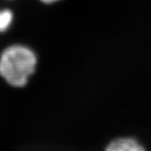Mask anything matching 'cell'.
Masks as SVG:
<instances>
[{"mask_svg": "<svg viewBox=\"0 0 151 151\" xmlns=\"http://www.w3.org/2000/svg\"><path fill=\"white\" fill-rule=\"evenodd\" d=\"M36 67L35 53L25 46L9 47L0 58V75L13 87H24Z\"/></svg>", "mask_w": 151, "mask_h": 151, "instance_id": "obj_1", "label": "cell"}, {"mask_svg": "<svg viewBox=\"0 0 151 151\" xmlns=\"http://www.w3.org/2000/svg\"><path fill=\"white\" fill-rule=\"evenodd\" d=\"M109 151H142L144 147L134 138H117L106 147Z\"/></svg>", "mask_w": 151, "mask_h": 151, "instance_id": "obj_2", "label": "cell"}, {"mask_svg": "<svg viewBox=\"0 0 151 151\" xmlns=\"http://www.w3.org/2000/svg\"><path fill=\"white\" fill-rule=\"evenodd\" d=\"M13 19V15L10 10H4L0 12V32L8 28Z\"/></svg>", "mask_w": 151, "mask_h": 151, "instance_id": "obj_3", "label": "cell"}, {"mask_svg": "<svg viewBox=\"0 0 151 151\" xmlns=\"http://www.w3.org/2000/svg\"><path fill=\"white\" fill-rule=\"evenodd\" d=\"M40 1L45 4H52V3H56L58 1H60V0H40Z\"/></svg>", "mask_w": 151, "mask_h": 151, "instance_id": "obj_4", "label": "cell"}]
</instances>
